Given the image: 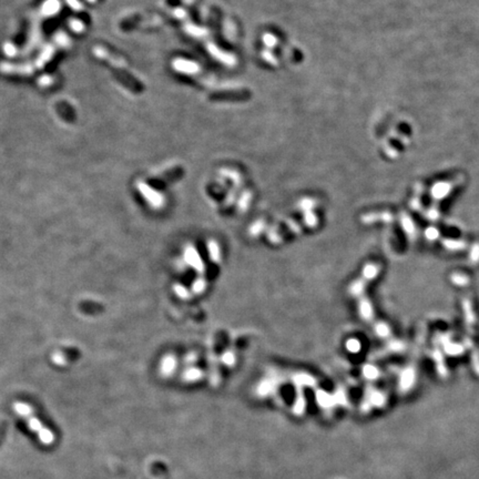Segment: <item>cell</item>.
<instances>
[{"label": "cell", "instance_id": "6da1fadb", "mask_svg": "<svg viewBox=\"0 0 479 479\" xmlns=\"http://www.w3.org/2000/svg\"><path fill=\"white\" fill-rule=\"evenodd\" d=\"M14 407H15V410L17 411V413L20 414L21 416L26 417V418L28 420V423H29V426H30L31 430L39 433V436H40L41 441L43 443L50 444L53 441L52 434L50 433L48 430H46V428H43L40 424V422H39L36 418V417L31 416V407L29 405L18 402V403L14 404Z\"/></svg>", "mask_w": 479, "mask_h": 479}]
</instances>
